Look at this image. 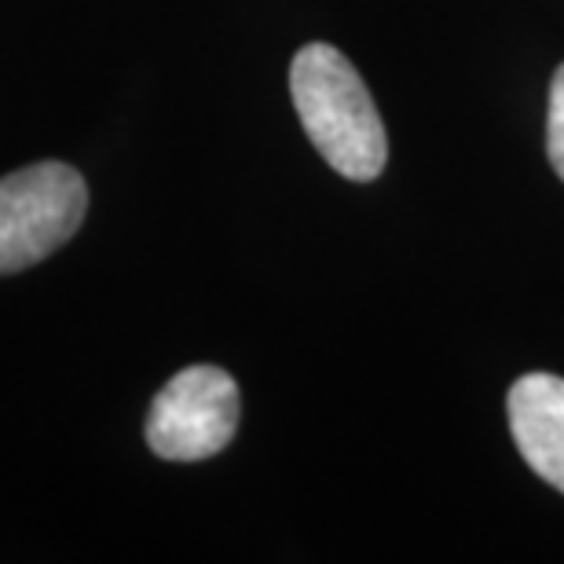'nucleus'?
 Masks as SVG:
<instances>
[{
  "instance_id": "3",
  "label": "nucleus",
  "mask_w": 564,
  "mask_h": 564,
  "mask_svg": "<svg viewBox=\"0 0 564 564\" xmlns=\"http://www.w3.org/2000/svg\"><path fill=\"white\" fill-rule=\"evenodd\" d=\"M239 429V386L228 370L198 364L169 378L147 414V444L165 462L220 455Z\"/></svg>"
},
{
  "instance_id": "2",
  "label": "nucleus",
  "mask_w": 564,
  "mask_h": 564,
  "mask_svg": "<svg viewBox=\"0 0 564 564\" xmlns=\"http://www.w3.org/2000/svg\"><path fill=\"white\" fill-rule=\"evenodd\" d=\"M85 209L88 187L66 162H37L0 180V275L22 272L74 239Z\"/></svg>"
},
{
  "instance_id": "4",
  "label": "nucleus",
  "mask_w": 564,
  "mask_h": 564,
  "mask_svg": "<svg viewBox=\"0 0 564 564\" xmlns=\"http://www.w3.org/2000/svg\"><path fill=\"white\" fill-rule=\"evenodd\" d=\"M513 444L535 477L564 491V378L524 375L513 381L510 400Z\"/></svg>"
},
{
  "instance_id": "5",
  "label": "nucleus",
  "mask_w": 564,
  "mask_h": 564,
  "mask_svg": "<svg viewBox=\"0 0 564 564\" xmlns=\"http://www.w3.org/2000/svg\"><path fill=\"white\" fill-rule=\"evenodd\" d=\"M546 154L554 173L564 180V63L550 82V115H546Z\"/></svg>"
},
{
  "instance_id": "1",
  "label": "nucleus",
  "mask_w": 564,
  "mask_h": 564,
  "mask_svg": "<svg viewBox=\"0 0 564 564\" xmlns=\"http://www.w3.org/2000/svg\"><path fill=\"white\" fill-rule=\"evenodd\" d=\"M290 96L323 162L345 180H378L389 162V137L370 88L334 44H304L290 63Z\"/></svg>"
}]
</instances>
